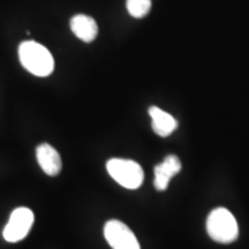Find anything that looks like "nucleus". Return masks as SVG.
Segmentation results:
<instances>
[{
	"mask_svg": "<svg viewBox=\"0 0 249 249\" xmlns=\"http://www.w3.org/2000/svg\"><path fill=\"white\" fill-rule=\"evenodd\" d=\"M18 58L28 71L39 77L49 76L54 70V59L45 46L27 40L18 46Z\"/></svg>",
	"mask_w": 249,
	"mask_h": 249,
	"instance_id": "1",
	"label": "nucleus"
},
{
	"mask_svg": "<svg viewBox=\"0 0 249 249\" xmlns=\"http://www.w3.org/2000/svg\"><path fill=\"white\" fill-rule=\"evenodd\" d=\"M207 231L210 238L219 244H231L239 235L238 223L225 208L211 211L207 220Z\"/></svg>",
	"mask_w": 249,
	"mask_h": 249,
	"instance_id": "2",
	"label": "nucleus"
},
{
	"mask_svg": "<svg viewBox=\"0 0 249 249\" xmlns=\"http://www.w3.org/2000/svg\"><path fill=\"white\" fill-rule=\"evenodd\" d=\"M107 172L116 181L127 189H136L144 179L142 167L136 161L112 158L107 164Z\"/></svg>",
	"mask_w": 249,
	"mask_h": 249,
	"instance_id": "3",
	"label": "nucleus"
},
{
	"mask_svg": "<svg viewBox=\"0 0 249 249\" xmlns=\"http://www.w3.org/2000/svg\"><path fill=\"white\" fill-rule=\"evenodd\" d=\"M104 236L113 249H141L132 230L120 220H108L104 226Z\"/></svg>",
	"mask_w": 249,
	"mask_h": 249,
	"instance_id": "4",
	"label": "nucleus"
},
{
	"mask_svg": "<svg viewBox=\"0 0 249 249\" xmlns=\"http://www.w3.org/2000/svg\"><path fill=\"white\" fill-rule=\"evenodd\" d=\"M34 224V213L28 208H18L12 213L4 229V239L8 242L23 240Z\"/></svg>",
	"mask_w": 249,
	"mask_h": 249,
	"instance_id": "5",
	"label": "nucleus"
},
{
	"mask_svg": "<svg viewBox=\"0 0 249 249\" xmlns=\"http://www.w3.org/2000/svg\"><path fill=\"white\" fill-rule=\"evenodd\" d=\"M181 170V163L174 155L165 157V160L155 167V188L157 191H166L171 179Z\"/></svg>",
	"mask_w": 249,
	"mask_h": 249,
	"instance_id": "6",
	"label": "nucleus"
},
{
	"mask_svg": "<svg viewBox=\"0 0 249 249\" xmlns=\"http://www.w3.org/2000/svg\"><path fill=\"white\" fill-rule=\"evenodd\" d=\"M36 157L39 166L48 176L55 177L60 173L62 167L60 155L52 145L48 143L39 144L36 149Z\"/></svg>",
	"mask_w": 249,
	"mask_h": 249,
	"instance_id": "7",
	"label": "nucleus"
},
{
	"mask_svg": "<svg viewBox=\"0 0 249 249\" xmlns=\"http://www.w3.org/2000/svg\"><path fill=\"white\" fill-rule=\"evenodd\" d=\"M71 29L77 38L86 43L95 40L98 34V26L91 17L85 14L75 15L71 20Z\"/></svg>",
	"mask_w": 249,
	"mask_h": 249,
	"instance_id": "8",
	"label": "nucleus"
},
{
	"mask_svg": "<svg viewBox=\"0 0 249 249\" xmlns=\"http://www.w3.org/2000/svg\"><path fill=\"white\" fill-rule=\"evenodd\" d=\"M149 114L152 119V129L161 138H167L178 127V123L170 113L157 107L149 108Z\"/></svg>",
	"mask_w": 249,
	"mask_h": 249,
	"instance_id": "9",
	"label": "nucleus"
},
{
	"mask_svg": "<svg viewBox=\"0 0 249 249\" xmlns=\"http://www.w3.org/2000/svg\"><path fill=\"white\" fill-rule=\"evenodd\" d=\"M151 0H127L128 13L135 18H142L150 12Z\"/></svg>",
	"mask_w": 249,
	"mask_h": 249,
	"instance_id": "10",
	"label": "nucleus"
}]
</instances>
